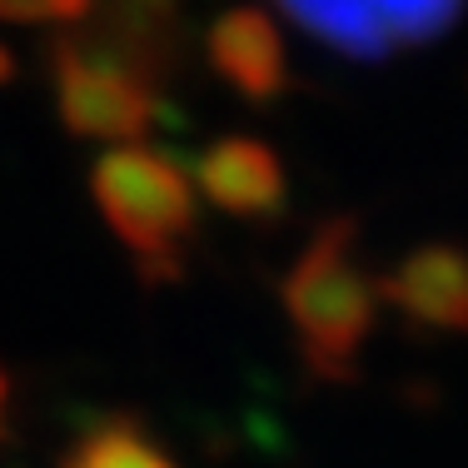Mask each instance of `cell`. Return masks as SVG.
Listing matches in <instances>:
<instances>
[{"label": "cell", "mask_w": 468, "mask_h": 468, "mask_svg": "<svg viewBox=\"0 0 468 468\" xmlns=\"http://www.w3.org/2000/svg\"><path fill=\"white\" fill-rule=\"evenodd\" d=\"M280 309L304 369L324 384L359 378L378 319V274L364 264L359 219L329 215L280 280Z\"/></svg>", "instance_id": "1"}, {"label": "cell", "mask_w": 468, "mask_h": 468, "mask_svg": "<svg viewBox=\"0 0 468 468\" xmlns=\"http://www.w3.org/2000/svg\"><path fill=\"white\" fill-rule=\"evenodd\" d=\"M90 199L100 219L130 250L144 284H180L199 234L195 185L180 160L154 144H120L90 165Z\"/></svg>", "instance_id": "2"}, {"label": "cell", "mask_w": 468, "mask_h": 468, "mask_svg": "<svg viewBox=\"0 0 468 468\" xmlns=\"http://www.w3.org/2000/svg\"><path fill=\"white\" fill-rule=\"evenodd\" d=\"M50 80L60 125L75 140H125L140 144L160 115V85H150L125 60L95 50L90 40L65 30L50 46Z\"/></svg>", "instance_id": "3"}, {"label": "cell", "mask_w": 468, "mask_h": 468, "mask_svg": "<svg viewBox=\"0 0 468 468\" xmlns=\"http://www.w3.org/2000/svg\"><path fill=\"white\" fill-rule=\"evenodd\" d=\"M280 5L324 46L354 60H388L443 36L468 0H280Z\"/></svg>", "instance_id": "4"}, {"label": "cell", "mask_w": 468, "mask_h": 468, "mask_svg": "<svg viewBox=\"0 0 468 468\" xmlns=\"http://www.w3.org/2000/svg\"><path fill=\"white\" fill-rule=\"evenodd\" d=\"M378 299L414 334L468 339V250L453 239L409 250L388 274H378Z\"/></svg>", "instance_id": "5"}, {"label": "cell", "mask_w": 468, "mask_h": 468, "mask_svg": "<svg viewBox=\"0 0 468 468\" xmlns=\"http://www.w3.org/2000/svg\"><path fill=\"white\" fill-rule=\"evenodd\" d=\"M199 195L215 209H225L229 219L244 225H270L284 219L289 209V170L284 160L254 135H219L199 150L195 180Z\"/></svg>", "instance_id": "6"}, {"label": "cell", "mask_w": 468, "mask_h": 468, "mask_svg": "<svg viewBox=\"0 0 468 468\" xmlns=\"http://www.w3.org/2000/svg\"><path fill=\"white\" fill-rule=\"evenodd\" d=\"M205 55L215 75L250 105H274L280 95L294 90L289 70V46L264 5H229L209 20Z\"/></svg>", "instance_id": "7"}, {"label": "cell", "mask_w": 468, "mask_h": 468, "mask_svg": "<svg viewBox=\"0 0 468 468\" xmlns=\"http://www.w3.org/2000/svg\"><path fill=\"white\" fill-rule=\"evenodd\" d=\"M60 468H180L175 453L130 414L95 419L80 439L65 449Z\"/></svg>", "instance_id": "8"}, {"label": "cell", "mask_w": 468, "mask_h": 468, "mask_svg": "<svg viewBox=\"0 0 468 468\" xmlns=\"http://www.w3.org/2000/svg\"><path fill=\"white\" fill-rule=\"evenodd\" d=\"M90 10H95V0H0V20H16V26L75 30L90 20Z\"/></svg>", "instance_id": "9"}, {"label": "cell", "mask_w": 468, "mask_h": 468, "mask_svg": "<svg viewBox=\"0 0 468 468\" xmlns=\"http://www.w3.org/2000/svg\"><path fill=\"white\" fill-rule=\"evenodd\" d=\"M10 75H16V55L0 46V80H10Z\"/></svg>", "instance_id": "10"}, {"label": "cell", "mask_w": 468, "mask_h": 468, "mask_svg": "<svg viewBox=\"0 0 468 468\" xmlns=\"http://www.w3.org/2000/svg\"><path fill=\"white\" fill-rule=\"evenodd\" d=\"M5 409H10V378L0 374V429H5Z\"/></svg>", "instance_id": "11"}]
</instances>
